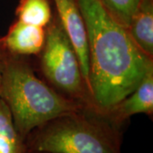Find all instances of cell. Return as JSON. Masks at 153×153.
<instances>
[{
    "instance_id": "obj_1",
    "label": "cell",
    "mask_w": 153,
    "mask_h": 153,
    "mask_svg": "<svg viewBox=\"0 0 153 153\" xmlns=\"http://www.w3.org/2000/svg\"><path fill=\"white\" fill-rule=\"evenodd\" d=\"M76 3L87 29L92 106L104 114L137 87L153 68V59L137 47L99 0Z\"/></svg>"
},
{
    "instance_id": "obj_2",
    "label": "cell",
    "mask_w": 153,
    "mask_h": 153,
    "mask_svg": "<svg viewBox=\"0 0 153 153\" xmlns=\"http://www.w3.org/2000/svg\"><path fill=\"white\" fill-rule=\"evenodd\" d=\"M0 97L24 140L45 123L86 107L65 97L39 77L30 56L8 53L0 76Z\"/></svg>"
},
{
    "instance_id": "obj_3",
    "label": "cell",
    "mask_w": 153,
    "mask_h": 153,
    "mask_svg": "<svg viewBox=\"0 0 153 153\" xmlns=\"http://www.w3.org/2000/svg\"><path fill=\"white\" fill-rule=\"evenodd\" d=\"M123 130L104 114L82 107L33 129L25 139L27 150L50 153H122Z\"/></svg>"
},
{
    "instance_id": "obj_4",
    "label": "cell",
    "mask_w": 153,
    "mask_h": 153,
    "mask_svg": "<svg viewBox=\"0 0 153 153\" xmlns=\"http://www.w3.org/2000/svg\"><path fill=\"white\" fill-rule=\"evenodd\" d=\"M34 63L45 82L65 97L93 108L76 51L56 14L45 27L44 47Z\"/></svg>"
},
{
    "instance_id": "obj_5",
    "label": "cell",
    "mask_w": 153,
    "mask_h": 153,
    "mask_svg": "<svg viewBox=\"0 0 153 153\" xmlns=\"http://www.w3.org/2000/svg\"><path fill=\"white\" fill-rule=\"evenodd\" d=\"M55 13L78 57L88 87V45L86 25L76 0H52ZM89 89V88H88Z\"/></svg>"
},
{
    "instance_id": "obj_6",
    "label": "cell",
    "mask_w": 153,
    "mask_h": 153,
    "mask_svg": "<svg viewBox=\"0 0 153 153\" xmlns=\"http://www.w3.org/2000/svg\"><path fill=\"white\" fill-rule=\"evenodd\" d=\"M136 114H146L152 119L153 68L147 71L131 93L104 113L113 125L123 130L132 116Z\"/></svg>"
},
{
    "instance_id": "obj_7",
    "label": "cell",
    "mask_w": 153,
    "mask_h": 153,
    "mask_svg": "<svg viewBox=\"0 0 153 153\" xmlns=\"http://www.w3.org/2000/svg\"><path fill=\"white\" fill-rule=\"evenodd\" d=\"M45 28L15 20L5 35L0 38V46L10 55L37 56L44 47Z\"/></svg>"
},
{
    "instance_id": "obj_8",
    "label": "cell",
    "mask_w": 153,
    "mask_h": 153,
    "mask_svg": "<svg viewBox=\"0 0 153 153\" xmlns=\"http://www.w3.org/2000/svg\"><path fill=\"white\" fill-rule=\"evenodd\" d=\"M127 31L137 47L153 59V0H141Z\"/></svg>"
},
{
    "instance_id": "obj_9",
    "label": "cell",
    "mask_w": 153,
    "mask_h": 153,
    "mask_svg": "<svg viewBox=\"0 0 153 153\" xmlns=\"http://www.w3.org/2000/svg\"><path fill=\"white\" fill-rule=\"evenodd\" d=\"M54 14L52 0H20L16 10V20L45 28Z\"/></svg>"
},
{
    "instance_id": "obj_10",
    "label": "cell",
    "mask_w": 153,
    "mask_h": 153,
    "mask_svg": "<svg viewBox=\"0 0 153 153\" xmlns=\"http://www.w3.org/2000/svg\"><path fill=\"white\" fill-rule=\"evenodd\" d=\"M25 140L17 131L10 111L0 97V153H26Z\"/></svg>"
},
{
    "instance_id": "obj_11",
    "label": "cell",
    "mask_w": 153,
    "mask_h": 153,
    "mask_svg": "<svg viewBox=\"0 0 153 153\" xmlns=\"http://www.w3.org/2000/svg\"><path fill=\"white\" fill-rule=\"evenodd\" d=\"M111 16L127 29L141 0H99Z\"/></svg>"
},
{
    "instance_id": "obj_12",
    "label": "cell",
    "mask_w": 153,
    "mask_h": 153,
    "mask_svg": "<svg viewBox=\"0 0 153 153\" xmlns=\"http://www.w3.org/2000/svg\"><path fill=\"white\" fill-rule=\"evenodd\" d=\"M4 57H5V53L3 50L2 47L0 46V76H1V73H2V71H3V67H4Z\"/></svg>"
},
{
    "instance_id": "obj_13",
    "label": "cell",
    "mask_w": 153,
    "mask_h": 153,
    "mask_svg": "<svg viewBox=\"0 0 153 153\" xmlns=\"http://www.w3.org/2000/svg\"><path fill=\"white\" fill-rule=\"evenodd\" d=\"M26 153H50V152H38V151H31V150H27V152Z\"/></svg>"
}]
</instances>
